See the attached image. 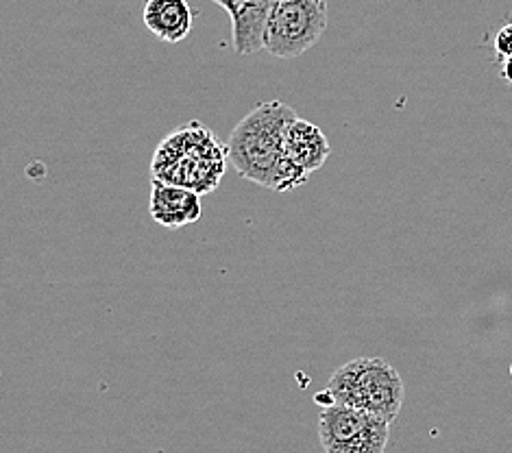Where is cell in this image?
Listing matches in <instances>:
<instances>
[{
    "label": "cell",
    "instance_id": "52a82bcc",
    "mask_svg": "<svg viewBox=\"0 0 512 453\" xmlns=\"http://www.w3.org/2000/svg\"><path fill=\"white\" fill-rule=\"evenodd\" d=\"M149 212L157 225L166 229H181L201 218V199L197 192L170 183L153 181Z\"/></svg>",
    "mask_w": 512,
    "mask_h": 453
},
{
    "label": "cell",
    "instance_id": "8fae6325",
    "mask_svg": "<svg viewBox=\"0 0 512 453\" xmlns=\"http://www.w3.org/2000/svg\"><path fill=\"white\" fill-rule=\"evenodd\" d=\"M314 401L316 403H319V406H321V410L323 408H329V406H334V397H332V393H329V390H325V393H319V395H316L314 397Z\"/></svg>",
    "mask_w": 512,
    "mask_h": 453
},
{
    "label": "cell",
    "instance_id": "8992f818",
    "mask_svg": "<svg viewBox=\"0 0 512 453\" xmlns=\"http://www.w3.org/2000/svg\"><path fill=\"white\" fill-rule=\"evenodd\" d=\"M231 18V42L238 55H255L264 48L266 22L275 0H212Z\"/></svg>",
    "mask_w": 512,
    "mask_h": 453
},
{
    "label": "cell",
    "instance_id": "9c48e42d",
    "mask_svg": "<svg viewBox=\"0 0 512 453\" xmlns=\"http://www.w3.org/2000/svg\"><path fill=\"white\" fill-rule=\"evenodd\" d=\"M142 20L157 40L177 44L192 33L194 11L188 0H146Z\"/></svg>",
    "mask_w": 512,
    "mask_h": 453
},
{
    "label": "cell",
    "instance_id": "5b68a950",
    "mask_svg": "<svg viewBox=\"0 0 512 453\" xmlns=\"http://www.w3.org/2000/svg\"><path fill=\"white\" fill-rule=\"evenodd\" d=\"M388 438L390 423L369 412L334 403L319 414V440L325 453H386Z\"/></svg>",
    "mask_w": 512,
    "mask_h": 453
},
{
    "label": "cell",
    "instance_id": "3957f363",
    "mask_svg": "<svg viewBox=\"0 0 512 453\" xmlns=\"http://www.w3.org/2000/svg\"><path fill=\"white\" fill-rule=\"evenodd\" d=\"M334 401L373 416H380L393 425L404 406V379L382 358H358L340 366L327 384Z\"/></svg>",
    "mask_w": 512,
    "mask_h": 453
},
{
    "label": "cell",
    "instance_id": "ba28073f",
    "mask_svg": "<svg viewBox=\"0 0 512 453\" xmlns=\"http://www.w3.org/2000/svg\"><path fill=\"white\" fill-rule=\"evenodd\" d=\"M284 153L290 162H295L301 170L312 175L314 170H319L327 162L332 146H329L327 136L314 122L297 116L286 129Z\"/></svg>",
    "mask_w": 512,
    "mask_h": 453
},
{
    "label": "cell",
    "instance_id": "277c9868",
    "mask_svg": "<svg viewBox=\"0 0 512 453\" xmlns=\"http://www.w3.org/2000/svg\"><path fill=\"white\" fill-rule=\"evenodd\" d=\"M327 29V0H275L266 22L264 51L295 59L319 44Z\"/></svg>",
    "mask_w": 512,
    "mask_h": 453
},
{
    "label": "cell",
    "instance_id": "7c38bea8",
    "mask_svg": "<svg viewBox=\"0 0 512 453\" xmlns=\"http://www.w3.org/2000/svg\"><path fill=\"white\" fill-rule=\"evenodd\" d=\"M502 79L512 85V57L502 59Z\"/></svg>",
    "mask_w": 512,
    "mask_h": 453
},
{
    "label": "cell",
    "instance_id": "6da1fadb",
    "mask_svg": "<svg viewBox=\"0 0 512 453\" xmlns=\"http://www.w3.org/2000/svg\"><path fill=\"white\" fill-rule=\"evenodd\" d=\"M227 168V144L201 122H190L164 138L153 155V181L188 188L197 194L218 188Z\"/></svg>",
    "mask_w": 512,
    "mask_h": 453
},
{
    "label": "cell",
    "instance_id": "7a4b0ae2",
    "mask_svg": "<svg viewBox=\"0 0 512 453\" xmlns=\"http://www.w3.org/2000/svg\"><path fill=\"white\" fill-rule=\"evenodd\" d=\"M295 118V109L286 103L271 101L255 105L227 140V159L236 173L271 190L286 157V129Z\"/></svg>",
    "mask_w": 512,
    "mask_h": 453
},
{
    "label": "cell",
    "instance_id": "30bf717a",
    "mask_svg": "<svg viewBox=\"0 0 512 453\" xmlns=\"http://www.w3.org/2000/svg\"><path fill=\"white\" fill-rule=\"evenodd\" d=\"M493 46H495V53L502 59L512 57V22L495 33Z\"/></svg>",
    "mask_w": 512,
    "mask_h": 453
}]
</instances>
